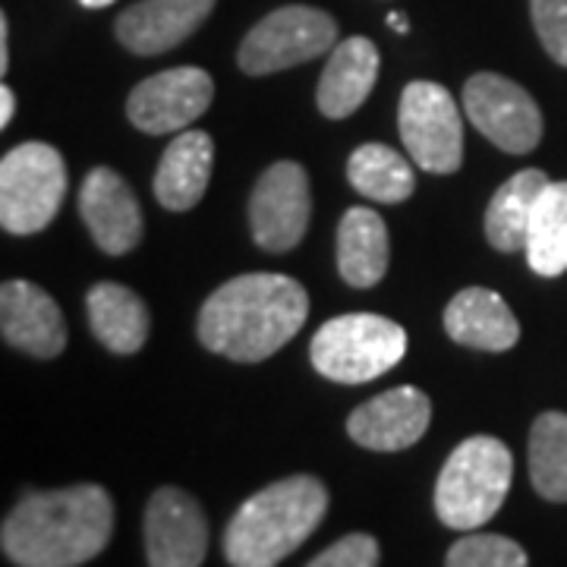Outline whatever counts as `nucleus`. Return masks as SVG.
<instances>
[{
	"instance_id": "1",
	"label": "nucleus",
	"mask_w": 567,
	"mask_h": 567,
	"mask_svg": "<svg viewBox=\"0 0 567 567\" xmlns=\"http://www.w3.org/2000/svg\"><path fill=\"white\" fill-rule=\"evenodd\" d=\"M114 536V502L102 486L29 492L3 517L0 546L17 567H80Z\"/></svg>"
},
{
	"instance_id": "2",
	"label": "nucleus",
	"mask_w": 567,
	"mask_h": 567,
	"mask_svg": "<svg viewBox=\"0 0 567 567\" xmlns=\"http://www.w3.org/2000/svg\"><path fill=\"white\" fill-rule=\"evenodd\" d=\"M309 316L303 284L287 275H240L221 284L199 312V341L237 363H259L278 353Z\"/></svg>"
},
{
	"instance_id": "3",
	"label": "nucleus",
	"mask_w": 567,
	"mask_h": 567,
	"mask_svg": "<svg viewBox=\"0 0 567 567\" xmlns=\"http://www.w3.org/2000/svg\"><path fill=\"white\" fill-rule=\"evenodd\" d=\"M328 511V488L316 476H287L252 498L224 529V555L234 567H278L316 533Z\"/></svg>"
},
{
	"instance_id": "4",
	"label": "nucleus",
	"mask_w": 567,
	"mask_h": 567,
	"mask_svg": "<svg viewBox=\"0 0 567 567\" xmlns=\"http://www.w3.org/2000/svg\"><path fill=\"white\" fill-rule=\"evenodd\" d=\"M514 457L502 439L473 435L451 451L435 483V514L451 529H476L505 505Z\"/></svg>"
},
{
	"instance_id": "5",
	"label": "nucleus",
	"mask_w": 567,
	"mask_h": 567,
	"mask_svg": "<svg viewBox=\"0 0 567 567\" xmlns=\"http://www.w3.org/2000/svg\"><path fill=\"white\" fill-rule=\"evenodd\" d=\"M404 353V328L372 312H350L324 322L309 344L316 372L338 385L372 382L401 363Z\"/></svg>"
},
{
	"instance_id": "6",
	"label": "nucleus",
	"mask_w": 567,
	"mask_h": 567,
	"mask_svg": "<svg viewBox=\"0 0 567 567\" xmlns=\"http://www.w3.org/2000/svg\"><path fill=\"white\" fill-rule=\"evenodd\" d=\"M66 196V164L48 142H22L0 162V224L7 234H39Z\"/></svg>"
},
{
	"instance_id": "7",
	"label": "nucleus",
	"mask_w": 567,
	"mask_h": 567,
	"mask_svg": "<svg viewBox=\"0 0 567 567\" xmlns=\"http://www.w3.org/2000/svg\"><path fill=\"white\" fill-rule=\"evenodd\" d=\"M338 44V22L324 10L290 3L249 29V35L237 51V63L249 76H268L278 70H290L297 63L322 58Z\"/></svg>"
},
{
	"instance_id": "8",
	"label": "nucleus",
	"mask_w": 567,
	"mask_h": 567,
	"mask_svg": "<svg viewBox=\"0 0 567 567\" xmlns=\"http://www.w3.org/2000/svg\"><path fill=\"white\" fill-rule=\"evenodd\" d=\"M398 126L406 155L429 174H454L464 162V123L451 92L439 82H410L401 95Z\"/></svg>"
},
{
	"instance_id": "9",
	"label": "nucleus",
	"mask_w": 567,
	"mask_h": 567,
	"mask_svg": "<svg viewBox=\"0 0 567 567\" xmlns=\"http://www.w3.org/2000/svg\"><path fill=\"white\" fill-rule=\"evenodd\" d=\"M470 123L492 145L511 155H527L543 140V111L524 85L498 73H476L464 85Z\"/></svg>"
},
{
	"instance_id": "10",
	"label": "nucleus",
	"mask_w": 567,
	"mask_h": 567,
	"mask_svg": "<svg viewBox=\"0 0 567 567\" xmlns=\"http://www.w3.org/2000/svg\"><path fill=\"white\" fill-rule=\"evenodd\" d=\"M312 215L309 177L297 162H278L265 171L249 196V227L268 252H287L300 244Z\"/></svg>"
},
{
	"instance_id": "11",
	"label": "nucleus",
	"mask_w": 567,
	"mask_h": 567,
	"mask_svg": "<svg viewBox=\"0 0 567 567\" xmlns=\"http://www.w3.org/2000/svg\"><path fill=\"white\" fill-rule=\"evenodd\" d=\"M215 99V82L199 66H174L142 80L126 102L130 123L148 133H181L189 123L199 121Z\"/></svg>"
},
{
	"instance_id": "12",
	"label": "nucleus",
	"mask_w": 567,
	"mask_h": 567,
	"mask_svg": "<svg viewBox=\"0 0 567 567\" xmlns=\"http://www.w3.org/2000/svg\"><path fill=\"white\" fill-rule=\"evenodd\" d=\"M208 520L199 502L183 488H158L145 507L148 567H203Z\"/></svg>"
},
{
	"instance_id": "13",
	"label": "nucleus",
	"mask_w": 567,
	"mask_h": 567,
	"mask_svg": "<svg viewBox=\"0 0 567 567\" xmlns=\"http://www.w3.org/2000/svg\"><path fill=\"white\" fill-rule=\"evenodd\" d=\"M80 215L92 240L107 256H126L142 240V212L130 183L111 167L85 174L80 189Z\"/></svg>"
},
{
	"instance_id": "14",
	"label": "nucleus",
	"mask_w": 567,
	"mask_h": 567,
	"mask_svg": "<svg viewBox=\"0 0 567 567\" xmlns=\"http://www.w3.org/2000/svg\"><path fill=\"white\" fill-rule=\"evenodd\" d=\"M429 420V398L420 388L401 385L357 406L347 420V432L357 445L369 451H404L423 439Z\"/></svg>"
},
{
	"instance_id": "15",
	"label": "nucleus",
	"mask_w": 567,
	"mask_h": 567,
	"mask_svg": "<svg viewBox=\"0 0 567 567\" xmlns=\"http://www.w3.org/2000/svg\"><path fill=\"white\" fill-rule=\"evenodd\" d=\"M0 328L7 344L35 360H54L66 347L61 306L39 284L7 281L0 287Z\"/></svg>"
},
{
	"instance_id": "16",
	"label": "nucleus",
	"mask_w": 567,
	"mask_h": 567,
	"mask_svg": "<svg viewBox=\"0 0 567 567\" xmlns=\"http://www.w3.org/2000/svg\"><path fill=\"white\" fill-rule=\"evenodd\" d=\"M215 10V0H140L117 17V41L140 58H155L189 39Z\"/></svg>"
},
{
	"instance_id": "17",
	"label": "nucleus",
	"mask_w": 567,
	"mask_h": 567,
	"mask_svg": "<svg viewBox=\"0 0 567 567\" xmlns=\"http://www.w3.org/2000/svg\"><path fill=\"white\" fill-rule=\"evenodd\" d=\"M445 328L451 341L502 353L520 341V324L511 306L486 287H466L445 309Z\"/></svg>"
},
{
	"instance_id": "18",
	"label": "nucleus",
	"mask_w": 567,
	"mask_h": 567,
	"mask_svg": "<svg viewBox=\"0 0 567 567\" xmlns=\"http://www.w3.org/2000/svg\"><path fill=\"white\" fill-rule=\"evenodd\" d=\"M379 76V48L363 35L334 44L319 80V111L331 121L350 117L369 99Z\"/></svg>"
},
{
	"instance_id": "19",
	"label": "nucleus",
	"mask_w": 567,
	"mask_h": 567,
	"mask_svg": "<svg viewBox=\"0 0 567 567\" xmlns=\"http://www.w3.org/2000/svg\"><path fill=\"white\" fill-rule=\"evenodd\" d=\"M215 142L203 130H186L164 148L155 171V199L171 212L196 208L208 189Z\"/></svg>"
},
{
	"instance_id": "20",
	"label": "nucleus",
	"mask_w": 567,
	"mask_h": 567,
	"mask_svg": "<svg viewBox=\"0 0 567 567\" xmlns=\"http://www.w3.org/2000/svg\"><path fill=\"white\" fill-rule=\"evenodd\" d=\"M85 309L95 338L111 353L130 357L140 353L142 344L148 341V309L130 287L117 281L95 284L85 297Z\"/></svg>"
},
{
	"instance_id": "21",
	"label": "nucleus",
	"mask_w": 567,
	"mask_h": 567,
	"mask_svg": "<svg viewBox=\"0 0 567 567\" xmlns=\"http://www.w3.org/2000/svg\"><path fill=\"white\" fill-rule=\"evenodd\" d=\"M388 227L372 208H347L338 227V271L350 287H375L385 278Z\"/></svg>"
},
{
	"instance_id": "22",
	"label": "nucleus",
	"mask_w": 567,
	"mask_h": 567,
	"mask_svg": "<svg viewBox=\"0 0 567 567\" xmlns=\"http://www.w3.org/2000/svg\"><path fill=\"white\" fill-rule=\"evenodd\" d=\"M548 186L546 171L539 167H527L517 171L502 189L492 196L486 208V240L498 252H527L529 221H533V208L536 199L543 196Z\"/></svg>"
},
{
	"instance_id": "23",
	"label": "nucleus",
	"mask_w": 567,
	"mask_h": 567,
	"mask_svg": "<svg viewBox=\"0 0 567 567\" xmlns=\"http://www.w3.org/2000/svg\"><path fill=\"white\" fill-rule=\"evenodd\" d=\"M527 262L543 278H558L567 271V181L543 189L533 208L527 237Z\"/></svg>"
},
{
	"instance_id": "24",
	"label": "nucleus",
	"mask_w": 567,
	"mask_h": 567,
	"mask_svg": "<svg viewBox=\"0 0 567 567\" xmlns=\"http://www.w3.org/2000/svg\"><path fill=\"white\" fill-rule=\"evenodd\" d=\"M347 181L357 193H363L372 203L398 205L413 196V167L404 155H398L394 148L379 145V142H365L360 145L350 162H347Z\"/></svg>"
},
{
	"instance_id": "25",
	"label": "nucleus",
	"mask_w": 567,
	"mask_h": 567,
	"mask_svg": "<svg viewBox=\"0 0 567 567\" xmlns=\"http://www.w3.org/2000/svg\"><path fill=\"white\" fill-rule=\"evenodd\" d=\"M529 480L546 502H567V413L548 410L529 429Z\"/></svg>"
},
{
	"instance_id": "26",
	"label": "nucleus",
	"mask_w": 567,
	"mask_h": 567,
	"mask_svg": "<svg viewBox=\"0 0 567 567\" xmlns=\"http://www.w3.org/2000/svg\"><path fill=\"white\" fill-rule=\"evenodd\" d=\"M527 551L498 533H473L447 551L445 567H527Z\"/></svg>"
},
{
	"instance_id": "27",
	"label": "nucleus",
	"mask_w": 567,
	"mask_h": 567,
	"mask_svg": "<svg viewBox=\"0 0 567 567\" xmlns=\"http://www.w3.org/2000/svg\"><path fill=\"white\" fill-rule=\"evenodd\" d=\"M529 13L548 58L567 66V0H529Z\"/></svg>"
},
{
	"instance_id": "28",
	"label": "nucleus",
	"mask_w": 567,
	"mask_h": 567,
	"mask_svg": "<svg viewBox=\"0 0 567 567\" xmlns=\"http://www.w3.org/2000/svg\"><path fill=\"white\" fill-rule=\"evenodd\" d=\"M306 567H379V543L369 533H350L316 555Z\"/></svg>"
},
{
	"instance_id": "29",
	"label": "nucleus",
	"mask_w": 567,
	"mask_h": 567,
	"mask_svg": "<svg viewBox=\"0 0 567 567\" xmlns=\"http://www.w3.org/2000/svg\"><path fill=\"white\" fill-rule=\"evenodd\" d=\"M13 114H17V95H13L10 85H3L0 89V126H10Z\"/></svg>"
},
{
	"instance_id": "30",
	"label": "nucleus",
	"mask_w": 567,
	"mask_h": 567,
	"mask_svg": "<svg viewBox=\"0 0 567 567\" xmlns=\"http://www.w3.org/2000/svg\"><path fill=\"white\" fill-rule=\"evenodd\" d=\"M10 66V22L0 17V73H7Z\"/></svg>"
},
{
	"instance_id": "31",
	"label": "nucleus",
	"mask_w": 567,
	"mask_h": 567,
	"mask_svg": "<svg viewBox=\"0 0 567 567\" xmlns=\"http://www.w3.org/2000/svg\"><path fill=\"white\" fill-rule=\"evenodd\" d=\"M388 25H394V32H401V35H404V32H406V17H404V13H391V17H388Z\"/></svg>"
},
{
	"instance_id": "32",
	"label": "nucleus",
	"mask_w": 567,
	"mask_h": 567,
	"mask_svg": "<svg viewBox=\"0 0 567 567\" xmlns=\"http://www.w3.org/2000/svg\"><path fill=\"white\" fill-rule=\"evenodd\" d=\"M82 7H89V10H102V7H111L114 0H80Z\"/></svg>"
}]
</instances>
